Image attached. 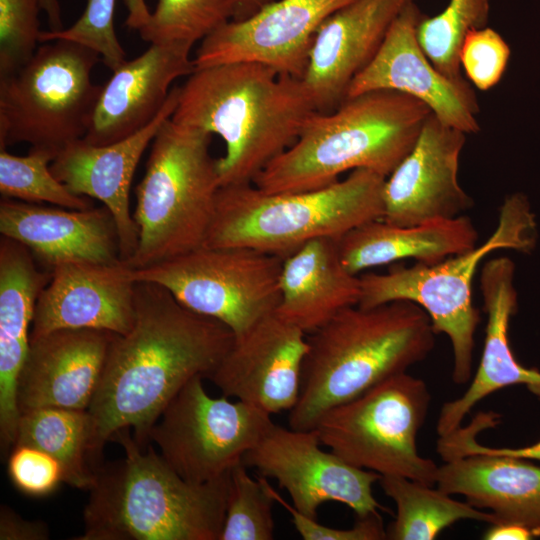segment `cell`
Returning a JSON list of instances; mask_svg holds the SVG:
<instances>
[{
    "label": "cell",
    "mask_w": 540,
    "mask_h": 540,
    "mask_svg": "<svg viewBox=\"0 0 540 540\" xmlns=\"http://www.w3.org/2000/svg\"><path fill=\"white\" fill-rule=\"evenodd\" d=\"M223 323L197 314L164 287L137 282L135 320L110 343L102 377L87 409L91 434L88 461L102 464L105 444L133 429L140 446L167 405L196 376L208 378L234 342Z\"/></svg>",
    "instance_id": "6da1fadb"
},
{
    "label": "cell",
    "mask_w": 540,
    "mask_h": 540,
    "mask_svg": "<svg viewBox=\"0 0 540 540\" xmlns=\"http://www.w3.org/2000/svg\"><path fill=\"white\" fill-rule=\"evenodd\" d=\"M315 104L303 80L255 62L195 69L171 116L176 124L216 134L221 187L253 183L297 139Z\"/></svg>",
    "instance_id": "7a4b0ae2"
},
{
    "label": "cell",
    "mask_w": 540,
    "mask_h": 540,
    "mask_svg": "<svg viewBox=\"0 0 540 540\" xmlns=\"http://www.w3.org/2000/svg\"><path fill=\"white\" fill-rule=\"evenodd\" d=\"M435 335L428 314L411 301L341 310L307 337L289 427L312 430L329 409L407 372L430 354Z\"/></svg>",
    "instance_id": "3957f363"
},
{
    "label": "cell",
    "mask_w": 540,
    "mask_h": 540,
    "mask_svg": "<svg viewBox=\"0 0 540 540\" xmlns=\"http://www.w3.org/2000/svg\"><path fill=\"white\" fill-rule=\"evenodd\" d=\"M111 440L123 447L124 458L95 470L83 511L84 532L75 540H219L229 473L192 483L151 445L144 450L130 429Z\"/></svg>",
    "instance_id": "277c9868"
},
{
    "label": "cell",
    "mask_w": 540,
    "mask_h": 540,
    "mask_svg": "<svg viewBox=\"0 0 540 540\" xmlns=\"http://www.w3.org/2000/svg\"><path fill=\"white\" fill-rule=\"evenodd\" d=\"M431 113L424 102L394 90L346 97L330 112L315 111L253 184L266 193H291L328 186L355 169L387 178L412 150Z\"/></svg>",
    "instance_id": "5b68a950"
},
{
    "label": "cell",
    "mask_w": 540,
    "mask_h": 540,
    "mask_svg": "<svg viewBox=\"0 0 540 540\" xmlns=\"http://www.w3.org/2000/svg\"><path fill=\"white\" fill-rule=\"evenodd\" d=\"M385 179L355 169L343 180L301 192L266 193L253 183L221 187L203 246L248 247L284 259L311 240L340 239L382 219Z\"/></svg>",
    "instance_id": "8992f818"
},
{
    "label": "cell",
    "mask_w": 540,
    "mask_h": 540,
    "mask_svg": "<svg viewBox=\"0 0 540 540\" xmlns=\"http://www.w3.org/2000/svg\"><path fill=\"white\" fill-rule=\"evenodd\" d=\"M537 239L535 215L526 196L512 194L500 207L498 225L482 244L434 264L393 263L384 273L360 276L358 306L368 308L395 300L419 305L430 317L436 334L448 336L453 353L452 379H471L475 332L480 313L473 304L472 286L477 268L491 252L511 249L531 252Z\"/></svg>",
    "instance_id": "52a82bcc"
},
{
    "label": "cell",
    "mask_w": 540,
    "mask_h": 540,
    "mask_svg": "<svg viewBox=\"0 0 540 540\" xmlns=\"http://www.w3.org/2000/svg\"><path fill=\"white\" fill-rule=\"evenodd\" d=\"M210 142V133L171 118L158 130L135 189L138 246L123 261L130 268L148 267L203 246L221 188Z\"/></svg>",
    "instance_id": "ba28073f"
},
{
    "label": "cell",
    "mask_w": 540,
    "mask_h": 540,
    "mask_svg": "<svg viewBox=\"0 0 540 540\" xmlns=\"http://www.w3.org/2000/svg\"><path fill=\"white\" fill-rule=\"evenodd\" d=\"M99 60L81 44L48 41L20 69L0 77V149L28 143L58 154L82 139L102 89L91 80Z\"/></svg>",
    "instance_id": "9c48e42d"
},
{
    "label": "cell",
    "mask_w": 540,
    "mask_h": 540,
    "mask_svg": "<svg viewBox=\"0 0 540 540\" xmlns=\"http://www.w3.org/2000/svg\"><path fill=\"white\" fill-rule=\"evenodd\" d=\"M430 402L426 383L404 372L329 409L314 430L322 445L352 466L433 486L439 466L417 447Z\"/></svg>",
    "instance_id": "30bf717a"
},
{
    "label": "cell",
    "mask_w": 540,
    "mask_h": 540,
    "mask_svg": "<svg viewBox=\"0 0 540 540\" xmlns=\"http://www.w3.org/2000/svg\"><path fill=\"white\" fill-rule=\"evenodd\" d=\"M283 259L248 247H207L139 268L136 282L166 288L187 309L215 319L238 337L280 302Z\"/></svg>",
    "instance_id": "8fae6325"
},
{
    "label": "cell",
    "mask_w": 540,
    "mask_h": 540,
    "mask_svg": "<svg viewBox=\"0 0 540 540\" xmlns=\"http://www.w3.org/2000/svg\"><path fill=\"white\" fill-rule=\"evenodd\" d=\"M203 378L182 387L149 434L164 461L197 484L229 473L274 424L270 414L242 401L211 397Z\"/></svg>",
    "instance_id": "7c38bea8"
},
{
    "label": "cell",
    "mask_w": 540,
    "mask_h": 540,
    "mask_svg": "<svg viewBox=\"0 0 540 540\" xmlns=\"http://www.w3.org/2000/svg\"><path fill=\"white\" fill-rule=\"evenodd\" d=\"M498 416L480 413L466 427L439 437L437 487L450 495H462L486 509L496 523H512L540 536V466L531 460L499 454L476 441V435L493 427Z\"/></svg>",
    "instance_id": "4fadbf2b"
},
{
    "label": "cell",
    "mask_w": 540,
    "mask_h": 540,
    "mask_svg": "<svg viewBox=\"0 0 540 540\" xmlns=\"http://www.w3.org/2000/svg\"><path fill=\"white\" fill-rule=\"evenodd\" d=\"M321 445L314 429H287L274 423L243 463L276 479L293 506L308 517L316 519L319 507L328 501L347 505L357 517L379 513L382 506L373 495V484L381 475L352 466Z\"/></svg>",
    "instance_id": "5bb4252c"
},
{
    "label": "cell",
    "mask_w": 540,
    "mask_h": 540,
    "mask_svg": "<svg viewBox=\"0 0 540 540\" xmlns=\"http://www.w3.org/2000/svg\"><path fill=\"white\" fill-rule=\"evenodd\" d=\"M351 1L275 0L204 38L193 58L195 69L255 62L302 79L318 29Z\"/></svg>",
    "instance_id": "9a60e30c"
},
{
    "label": "cell",
    "mask_w": 540,
    "mask_h": 540,
    "mask_svg": "<svg viewBox=\"0 0 540 540\" xmlns=\"http://www.w3.org/2000/svg\"><path fill=\"white\" fill-rule=\"evenodd\" d=\"M423 14L410 3L390 26L371 62L351 82L346 97L372 90H394L424 102L446 125L475 134L479 104L467 79L440 72L421 48L418 25Z\"/></svg>",
    "instance_id": "2e32d148"
},
{
    "label": "cell",
    "mask_w": 540,
    "mask_h": 540,
    "mask_svg": "<svg viewBox=\"0 0 540 540\" xmlns=\"http://www.w3.org/2000/svg\"><path fill=\"white\" fill-rule=\"evenodd\" d=\"M466 133L431 113L412 150L385 179L382 220L410 226L463 215L474 205L458 179Z\"/></svg>",
    "instance_id": "e0dca14e"
},
{
    "label": "cell",
    "mask_w": 540,
    "mask_h": 540,
    "mask_svg": "<svg viewBox=\"0 0 540 540\" xmlns=\"http://www.w3.org/2000/svg\"><path fill=\"white\" fill-rule=\"evenodd\" d=\"M307 351L306 333L273 313L235 337L208 378L224 396L270 415L290 411Z\"/></svg>",
    "instance_id": "ac0fdd59"
},
{
    "label": "cell",
    "mask_w": 540,
    "mask_h": 540,
    "mask_svg": "<svg viewBox=\"0 0 540 540\" xmlns=\"http://www.w3.org/2000/svg\"><path fill=\"white\" fill-rule=\"evenodd\" d=\"M180 86L171 89L157 116L138 132L106 145L83 138L63 147L50 164L54 176L72 193L95 198L111 213L119 239L122 261L138 246V227L130 210V189L136 167L162 124L171 118L179 100Z\"/></svg>",
    "instance_id": "d6986e66"
},
{
    "label": "cell",
    "mask_w": 540,
    "mask_h": 540,
    "mask_svg": "<svg viewBox=\"0 0 540 540\" xmlns=\"http://www.w3.org/2000/svg\"><path fill=\"white\" fill-rule=\"evenodd\" d=\"M35 307L30 340L62 329L126 334L135 320L136 281L123 261L67 262L53 267Z\"/></svg>",
    "instance_id": "ffe728a7"
},
{
    "label": "cell",
    "mask_w": 540,
    "mask_h": 540,
    "mask_svg": "<svg viewBox=\"0 0 540 540\" xmlns=\"http://www.w3.org/2000/svg\"><path fill=\"white\" fill-rule=\"evenodd\" d=\"M415 0H352L318 29L302 80L318 112L334 110L371 62L386 34Z\"/></svg>",
    "instance_id": "44dd1931"
},
{
    "label": "cell",
    "mask_w": 540,
    "mask_h": 540,
    "mask_svg": "<svg viewBox=\"0 0 540 540\" xmlns=\"http://www.w3.org/2000/svg\"><path fill=\"white\" fill-rule=\"evenodd\" d=\"M115 335L97 329H62L30 340L18 382L20 413L42 407L87 410Z\"/></svg>",
    "instance_id": "7402d4cb"
},
{
    "label": "cell",
    "mask_w": 540,
    "mask_h": 540,
    "mask_svg": "<svg viewBox=\"0 0 540 540\" xmlns=\"http://www.w3.org/2000/svg\"><path fill=\"white\" fill-rule=\"evenodd\" d=\"M192 47L186 43H152L143 54L113 70L102 85L83 139L106 145L147 126L165 105L172 83L194 72Z\"/></svg>",
    "instance_id": "603a6c76"
},
{
    "label": "cell",
    "mask_w": 540,
    "mask_h": 540,
    "mask_svg": "<svg viewBox=\"0 0 540 540\" xmlns=\"http://www.w3.org/2000/svg\"><path fill=\"white\" fill-rule=\"evenodd\" d=\"M0 232L25 245L50 270L67 262L122 261L117 229L105 206L74 210L3 197Z\"/></svg>",
    "instance_id": "cb8c5ba5"
},
{
    "label": "cell",
    "mask_w": 540,
    "mask_h": 540,
    "mask_svg": "<svg viewBox=\"0 0 540 540\" xmlns=\"http://www.w3.org/2000/svg\"><path fill=\"white\" fill-rule=\"evenodd\" d=\"M514 275L515 265L508 257L493 258L482 268L480 286L487 325L480 364L462 396L442 406L436 425L439 437L457 430L477 403L502 388L524 385L540 396V371L522 366L509 344V323L517 310Z\"/></svg>",
    "instance_id": "d4e9b609"
},
{
    "label": "cell",
    "mask_w": 540,
    "mask_h": 540,
    "mask_svg": "<svg viewBox=\"0 0 540 540\" xmlns=\"http://www.w3.org/2000/svg\"><path fill=\"white\" fill-rule=\"evenodd\" d=\"M338 240H311L283 259L275 314L306 334L360 301V276L344 267Z\"/></svg>",
    "instance_id": "484cf974"
},
{
    "label": "cell",
    "mask_w": 540,
    "mask_h": 540,
    "mask_svg": "<svg viewBox=\"0 0 540 540\" xmlns=\"http://www.w3.org/2000/svg\"><path fill=\"white\" fill-rule=\"evenodd\" d=\"M478 232L471 219H451L398 226L382 219L364 223L338 240L344 267L352 274L411 258L434 264L477 246Z\"/></svg>",
    "instance_id": "4316f807"
},
{
    "label": "cell",
    "mask_w": 540,
    "mask_h": 540,
    "mask_svg": "<svg viewBox=\"0 0 540 540\" xmlns=\"http://www.w3.org/2000/svg\"><path fill=\"white\" fill-rule=\"evenodd\" d=\"M378 482L396 506L395 519L386 528V539L433 540L462 520L497 522L492 513L458 501L438 487L401 476H381Z\"/></svg>",
    "instance_id": "83f0119b"
},
{
    "label": "cell",
    "mask_w": 540,
    "mask_h": 540,
    "mask_svg": "<svg viewBox=\"0 0 540 540\" xmlns=\"http://www.w3.org/2000/svg\"><path fill=\"white\" fill-rule=\"evenodd\" d=\"M90 434L87 410L34 408L20 413L14 445H31L49 453L62 464L65 483L89 490L95 481L88 461Z\"/></svg>",
    "instance_id": "f1b7e54d"
},
{
    "label": "cell",
    "mask_w": 540,
    "mask_h": 540,
    "mask_svg": "<svg viewBox=\"0 0 540 540\" xmlns=\"http://www.w3.org/2000/svg\"><path fill=\"white\" fill-rule=\"evenodd\" d=\"M22 243L2 236L0 240V348L27 351L37 300L51 279L35 264Z\"/></svg>",
    "instance_id": "f546056e"
},
{
    "label": "cell",
    "mask_w": 540,
    "mask_h": 540,
    "mask_svg": "<svg viewBox=\"0 0 540 540\" xmlns=\"http://www.w3.org/2000/svg\"><path fill=\"white\" fill-rule=\"evenodd\" d=\"M237 0H157L136 30L152 43L194 45L234 19Z\"/></svg>",
    "instance_id": "4dcf8cb0"
},
{
    "label": "cell",
    "mask_w": 540,
    "mask_h": 540,
    "mask_svg": "<svg viewBox=\"0 0 540 540\" xmlns=\"http://www.w3.org/2000/svg\"><path fill=\"white\" fill-rule=\"evenodd\" d=\"M57 153L46 148L30 147L25 156L0 149V193L4 198L29 203H49L74 210L93 207L89 197L72 193L50 169Z\"/></svg>",
    "instance_id": "1f68e13d"
},
{
    "label": "cell",
    "mask_w": 540,
    "mask_h": 540,
    "mask_svg": "<svg viewBox=\"0 0 540 540\" xmlns=\"http://www.w3.org/2000/svg\"><path fill=\"white\" fill-rule=\"evenodd\" d=\"M490 0H449L438 15L421 19L417 38L435 67L453 80H464L459 51L466 34L487 26Z\"/></svg>",
    "instance_id": "d6a6232c"
},
{
    "label": "cell",
    "mask_w": 540,
    "mask_h": 540,
    "mask_svg": "<svg viewBox=\"0 0 540 540\" xmlns=\"http://www.w3.org/2000/svg\"><path fill=\"white\" fill-rule=\"evenodd\" d=\"M266 477L253 478L241 462L229 472L224 524L219 540H271L274 538L273 504Z\"/></svg>",
    "instance_id": "836d02e7"
},
{
    "label": "cell",
    "mask_w": 540,
    "mask_h": 540,
    "mask_svg": "<svg viewBox=\"0 0 540 540\" xmlns=\"http://www.w3.org/2000/svg\"><path fill=\"white\" fill-rule=\"evenodd\" d=\"M116 0H87L80 18L69 28L41 31L40 43L67 40L81 44L99 54L104 64L115 70L126 61L114 28Z\"/></svg>",
    "instance_id": "e575fe53"
},
{
    "label": "cell",
    "mask_w": 540,
    "mask_h": 540,
    "mask_svg": "<svg viewBox=\"0 0 540 540\" xmlns=\"http://www.w3.org/2000/svg\"><path fill=\"white\" fill-rule=\"evenodd\" d=\"M40 0H0V77L25 65L40 43Z\"/></svg>",
    "instance_id": "d590c367"
},
{
    "label": "cell",
    "mask_w": 540,
    "mask_h": 540,
    "mask_svg": "<svg viewBox=\"0 0 540 540\" xmlns=\"http://www.w3.org/2000/svg\"><path fill=\"white\" fill-rule=\"evenodd\" d=\"M511 50L494 29L486 26L469 31L460 47L459 62L469 83L488 91L502 79Z\"/></svg>",
    "instance_id": "8d00e7d4"
},
{
    "label": "cell",
    "mask_w": 540,
    "mask_h": 540,
    "mask_svg": "<svg viewBox=\"0 0 540 540\" xmlns=\"http://www.w3.org/2000/svg\"><path fill=\"white\" fill-rule=\"evenodd\" d=\"M8 475L22 493L43 497L64 482L62 464L49 453L26 444H16L8 458Z\"/></svg>",
    "instance_id": "74e56055"
},
{
    "label": "cell",
    "mask_w": 540,
    "mask_h": 540,
    "mask_svg": "<svg viewBox=\"0 0 540 540\" xmlns=\"http://www.w3.org/2000/svg\"><path fill=\"white\" fill-rule=\"evenodd\" d=\"M275 500L291 515L292 523L304 540H382L386 539V529L383 527L379 513L357 517L354 526L348 529L333 528L318 523L315 518L299 512L293 505L288 504L272 488Z\"/></svg>",
    "instance_id": "f35d334b"
},
{
    "label": "cell",
    "mask_w": 540,
    "mask_h": 540,
    "mask_svg": "<svg viewBox=\"0 0 540 540\" xmlns=\"http://www.w3.org/2000/svg\"><path fill=\"white\" fill-rule=\"evenodd\" d=\"M49 530L44 522L23 519L9 507L0 508V540H47Z\"/></svg>",
    "instance_id": "ab89813d"
},
{
    "label": "cell",
    "mask_w": 540,
    "mask_h": 540,
    "mask_svg": "<svg viewBox=\"0 0 540 540\" xmlns=\"http://www.w3.org/2000/svg\"><path fill=\"white\" fill-rule=\"evenodd\" d=\"M533 533L526 527L512 523H494L483 535L486 540H529Z\"/></svg>",
    "instance_id": "60d3db41"
},
{
    "label": "cell",
    "mask_w": 540,
    "mask_h": 540,
    "mask_svg": "<svg viewBox=\"0 0 540 540\" xmlns=\"http://www.w3.org/2000/svg\"><path fill=\"white\" fill-rule=\"evenodd\" d=\"M495 453L524 458L532 461H540V440L532 445L519 448H491Z\"/></svg>",
    "instance_id": "b9f144b4"
},
{
    "label": "cell",
    "mask_w": 540,
    "mask_h": 540,
    "mask_svg": "<svg viewBox=\"0 0 540 540\" xmlns=\"http://www.w3.org/2000/svg\"><path fill=\"white\" fill-rule=\"evenodd\" d=\"M42 10L46 13L51 31L63 29L61 7L58 0H40Z\"/></svg>",
    "instance_id": "7bdbcfd3"
},
{
    "label": "cell",
    "mask_w": 540,
    "mask_h": 540,
    "mask_svg": "<svg viewBox=\"0 0 540 540\" xmlns=\"http://www.w3.org/2000/svg\"><path fill=\"white\" fill-rule=\"evenodd\" d=\"M275 0H237V10L233 20H243Z\"/></svg>",
    "instance_id": "ee69618b"
}]
</instances>
